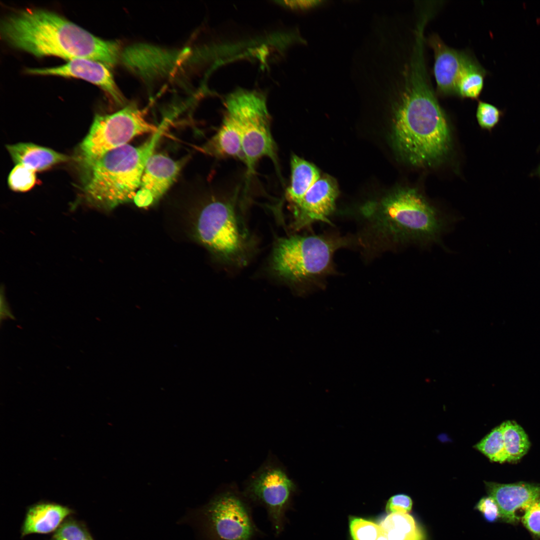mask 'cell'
Listing matches in <instances>:
<instances>
[{"label":"cell","mask_w":540,"mask_h":540,"mask_svg":"<svg viewBox=\"0 0 540 540\" xmlns=\"http://www.w3.org/2000/svg\"><path fill=\"white\" fill-rule=\"evenodd\" d=\"M423 48L422 44L414 45L402 84L394 90L392 138L407 163L430 167L447 156L451 136L446 116L428 79Z\"/></svg>","instance_id":"obj_1"},{"label":"cell","mask_w":540,"mask_h":540,"mask_svg":"<svg viewBox=\"0 0 540 540\" xmlns=\"http://www.w3.org/2000/svg\"><path fill=\"white\" fill-rule=\"evenodd\" d=\"M1 36L11 46L37 57L87 58L116 64L120 44L102 39L60 14L43 8L16 10L2 20Z\"/></svg>","instance_id":"obj_2"},{"label":"cell","mask_w":540,"mask_h":540,"mask_svg":"<svg viewBox=\"0 0 540 540\" xmlns=\"http://www.w3.org/2000/svg\"><path fill=\"white\" fill-rule=\"evenodd\" d=\"M366 233L383 248L437 242L448 220L416 190L402 188L364 208Z\"/></svg>","instance_id":"obj_3"},{"label":"cell","mask_w":540,"mask_h":540,"mask_svg":"<svg viewBox=\"0 0 540 540\" xmlns=\"http://www.w3.org/2000/svg\"><path fill=\"white\" fill-rule=\"evenodd\" d=\"M164 127L142 144H126L114 149L84 168L82 188L88 205L109 211L133 201L146 164L152 154Z\"/></svg>","instance_id":"obj_4"},{"label":"cell","mask_w":540,"mask_h":540,"mask_svg":"<svg viewBox=\"0 0 540 540\" xmlns=\"http://www.w3.org/2000/svg\"><path fill=\"white\" fill-rule=\"evenodd\" d=\"M347 244L345 238L336 236L280 238L273 247L270 268L277 278L292 284L316 280L329 272L334 252Z\"/></svg>","instance_id":"obj_5"},{"label":"cell","mask_w":540,"mask_h":540,"mask_svg":"<svg viewBox=\"0 0 540 540\" xmlns=\"http://www.w3.org/2000/svg\"><path fill=\"white\" fill-rule=\"evenodd\" d=\"M236 196L220 195L206 202L198 214L195 235L220 262L242 266L248 260L249 244L237 215Z\"/></svg>","instance_id":"obj_6"},{"label":"cell","mask_w":540,"mask_h":540,"mask_svg":"<svg viewBox=\"0 0 540 540\" xmlns=\"http://www.w3.org/2000/svg\"><path fill=\"white\" fill-rule=\"evenodd\" d=\"M226 105V113L235 120L240 131L248 178L254 174L256 163L262 158H269L277 166L270 116L264 96L256 92L240 90L228 96Z\"/></svg>","instance_id":"obj_7"},{"label":"cell","mask_w":540,"mask_h":540,"mask_svg":"<svg viewBox=\"0 0 540 540\" xmlns=\"http://www.w3.org/2000/svg\"><path fill=\"white\" fill-rule=\"evenodd\" d=\"M159 128L133 106L111 114H97L80 144L78 160L84 168L108 152L127 144L136 136L154 134Z\"/></svg>","instance_id":"obj_8"},{"label":"cell","mask_w":540,"mask_h":540,"mask_svg":"<svg viewBox=\"0 0 540 540\" xmlns=\"http://www.w3.org/2000/svg\"><path fill=\"white\" fill-rule=\"evenodd\" d=\"M210 540H252L258 534L248 502L237 493H219L203 510Z\"/></svg>","instance_id":"obj_9"},{"label":"cell","mask_w":540,"mask_h":540,"mask_svg":"<svg viewBox=\"0 0 540 540\" xmlns=\"http://www.w3.org/2000/svg\"><path fill=\"white\" fill-rule=\"evenodd\" d=\"M294 490L293 482L282 468L270 466L250 480L245 494L265 508L274 532L279 534L284 530L285 512Z\"/></svg>","instance_id":"obj_10"},{"label":"cell","mask_w":540,"mask_h":540,"mask_svg":"<svg viewBox=\"0 0 540 540\" xmlns=\"http://www.w3.org/2000/svg\"><path fill=\"white\" fill-rule=\"evenodd\" d=\"M182 163L162 154H152L142 176L133 202L138 208H147L156 202L178 178Z\"/></svg>","instance_id":"obj_11"},{"label":"cell","mask_w":540,"mask_h":540,"mask_svg":"<svg viewBox=\"0 0 540 540\" xmlns=\"http://www.w3.org/2000/svg\"><path fill=\"white\" fill-rule=\"evenodd\" d=\"M338 190L331 178L323 177L308 190L300 202L292 208V228L300 230L317 222L330 223L329 217L335 209Z\"/></svg>","instance_id":"obj_12"},{"label":"cell","mask_w":540,"mask_h":540,"mask_svg":"<svg viewBox=\"0 0 540 540\" xmlns=\"http://www.w3.org/2000/svg\"><path fill=\"white\" fill-rule=\"evenodd\" d=\"M106 64L87 58L70 60L59 66L27 68L28 74L41 76H58L79 78L96 85L116 102H124L123 96L118 87L113 76Z\"/></svg>","instance_id":"obj_13"},{"label":"cell","mask_w":540,"mask_h":540,"mask_svg":"<svg viewBox=\"0 0 540 540\" xmlns=\"http://www.w3.org/2000/svg\"><path fill=\"white\" fill-rule=\"evenodd\" d=\"M428 42L434 54V74L438 93L442 96L456 95L458 82L466 52L448 46L436 34L430 36Z\"/></svg>","instance_id":"obj_14"},{"label":"cell","mask_w":540,"mask_h":540,"mask_svg":"<svg viewBox=\"0 0 540 540\" xmlns=\"http://www.w3.org/2000/svg\"><path fill=\"white\" fill-rule=\"evenodd\" d=\"M488 496L496 502L500 518L504 522L516 523L519 520L518 512L524 510L540 498V484L526 483L502 484L485 482Z\"/></svg>","instance_id":"obj_15"},{"label":"cell","mask_w":540,"mask_h":540,"mask_svg":"<svg viewBox=\"0 0 540 540\" xmlns=\"http://www.w3.org/2000/svg\"><path fill=\"white\" fill-rule=\"evenodd\" d=\"M72 513L69 508L54 503L40 502L27 510L22 526L21 536L31 534H46L58 528L62 520Z\"/></svg>","instance_id":"obj_16"},{"label":"cell","mask_w":540,"mask_h":540,"mask_svg":"<svg viewBox=\"0 0 540 540\" xmlns=\"http://www.w3.org/2000/svg\"><path fill=\"white\" fill-rule=\"evenodd\" d=\"M202 149L218 158H232L244 162L240 131L230 116L225 114L220 128Z\"/></svg>","instance_id":"obj_17"},{"label":"cell","mask_w":540,"mask_h":540,"mask_svg":"<svg viewBox=\"0 0 540 540\" xmlns=\"http://www.w3.org/2000/svg\"><path fill=\"white\" fill-rule=\"evenodd\" d=\"M6 148L16 164L42 171L68 160L67 156L52 149L30 142L8 144Z\"/></svg>","instance_id":"obj_18"},{"label":"cell","mask_w":540,"mask_h":540,"mask_svg":"<svg viewBox=\"0 0 540 540\" xmlns=\"http://www.w3.org/2000/svg\"><path fill=\"white\" fill-rule=\"evenodd\" d=\"M291 178L286 198L291 207L298 204L308 190L320 178L318 169L312 164L294 154L290 159Z\"/></svg>","instance_id":"obj_19"},{"label":"cell","mask_w":540,"mask_h":540,"mask_svg":"<svg viewBox=\"0 0 540 540\" xmlns=\"http://www.w3.org/2000/svg\"><path fill=\"white\" fill-rule=\"evenodd\" d=\"M486 74V70L466 52L458 82L456 96L477 99L483 89Z\"/></svg>","instance_id":"obj_20"},{"label":"cell","mask_w":540,"mask_h":540,"mask_svg":"<svg viewBox=\"0 0 540 540\" xmlns=\"http://www.w3.org/2000/svg\"><path fill=\"white\" fill-rule=\"evenodd\" d=\"M380 526L388 540H422L414 518L408 513H390Z\"/></svg>","instance_id":"obj_21"},{"label":"cell","mask_w":540,"mask_h":540,"mask_svg":"<svg viewBox=\"0 0 540 540\" xmlns=\"http://www.w3.org/2000/svg\"><path fill=\"white\" fill-rule=\"evenodd\" d=\"M504 442L507 462L520 460L528 452L530 446L524 430L514 421L506 420L500 424Z\"/></svg>","instance_id":"obj_22"},{"label":"cell","mask_w":540,"mask_h":540,"mask_svg":"<svg viewBox=\"0 0 540 540\" xmlns=\"http://www.w3.org/2000/svg\"><path fill=\"white\" fill-rule=\"evenodd\" d=\"M474 448L492 462L503 463L507 462L502 432L500 426L494 428Z\"/></svg>","instance_id":"obj_23"},{"label":"cell","mask_w":540,"mask_h":540,"mask_svg":"<svg viewBox=\"0 0 540 540\" xmlns=\"http://www.w3.org/2000/svg\"><path fill=\"white\" fill-rule=\"evenodd\" d=\"M36 172L35 170L28 166L16 164L8 176V186L16 192L30 190L36 184Z\"/></svg>","instance_id":"obj_24"},{"label":"cell","mask_w":540,"mask_h":540,"mask_svg":"<svg viewBox=\"0 0 540 540\" xmlns=\"http://www.w3.org/2000/svg\"><path fill=\"white\" fill-rule=\"evenodd\" d=\"M90 536L83 522L70 518L61 524L50 540H87Z\"/></svg>","instance_id":"obj_25"},{"label":"cell","mask_w":540,"mask_h":540,"mask_svg":"<svg viewBox=\"0 0 540 540\" xmlns=\"http://www.w3.org/2000/svg\"><path fill=\"white\" fill-rule=\"evenodd\" d=\"M350 530L354 540H376L382 532L380 524L360 518H351Z\"/></svg>","instance_id":"obj_26"},{"label":"cell","mask_w":540,"mask_h":540,"mask_svg":"<svg viewBox=\"0 0 540 540\" xmlns=\"http://www.w3.org/2000/svg\"><path fill=\"white\" fill-rule=\"evenodd\" d=\"M503 114V112L495 106L482 101L478 102L476 117L482 128L490 131L498 124Z\"/></svg>","instance_id":"obj_27"},{"label":"cell","mask_w":540,"mask_h":540,"mask_svg":"<svg viewBox=\"0 0 540 540\" xmlns=\"http://www.w3.org/2000/svg\"><path fill=\"white\" fill-rule=\"evenodd\" d=\"M522 520L530 532L540 536V498L524 510Z\"/></svg>","instance_id":"obj_28"},{"label":"cell","mask_w":540,"mask_h":540,"mask_svg":"<svg viewBox=\"0 0 540 540\" xmlns=\"http://www.w3.org/2000/svg\"><path fill=\"white\" fill-rule=\"evenodd\" d=\"M476 508L488 522H493L500 518V510L496 502L489 496L481 498L477 504Z\"/></svg>","instance_id":"obj_29"},{"label":"cell","mask_w":540,"mask_h":540,"mask_svg":"<svg viewBox=\"0 0 540 540\" xmlns=\"http://www.w3.org/2000/svg\"><path fill=\"white\" fill-rule=\"evenodd\" d=\"M412 501L408 495L398 494L391 496L386 505V510L390 513H409L412 508Z\"/></svg>","instance_id":"obj_30"},{"label":"cell","mask_w":540,"mask_h":540,"mask_svg":"<svg viewBox=\"0 0 540 540\" xmlns=\"http://www.w3.org/2000/svg\"><path fill=\"white\" fill-rule=\"evenodd\" d=\"M376 540H388L386 535L382 530Z\"/></svg>","instance_id":"obj_31"},{"label":"cell","mask_w":540,"mask_h":540,"mask_svg":"<svg viewBox=\"0 0 540 540\" xmlns=\"http://www.w3.org/2000/svg\"><path fill=\"white\" fill-rule=\"evenodd\" d=\"M537 173H538V176H539L540 178V166H538V168Z\"/></svg>","instance_id":"obj_32"},{"label":"cell","mask_w":540,"mask_h":540,"mask_svg":"<svg viewBox=\"0 0 540 540\" xmlns=\"http://www.w3.org/2000/svg\"><path fill=\"white\" fill-rule=\"evenodd\" d=\"M87 540H93L91 536L87 539Z\"/></svg>","instance_id":"obj_33"}]
</instances>
